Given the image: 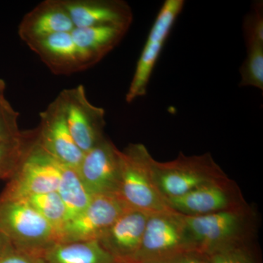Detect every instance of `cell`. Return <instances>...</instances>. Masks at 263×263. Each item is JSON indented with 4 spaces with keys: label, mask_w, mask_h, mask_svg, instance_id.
Here are the masks:
<instances>
[{
    "label": "cell",
    "mask_w": 263,
    "mask_h": 263,
    "mask_svg": "<svg viewBox=\"0 0 263 263\" xmlns=\"http://www.w3.org/2000/svg\"><path fill=\"white\" fill-rule=\"evenodd\" d=\"M75 29L61 0H45L24 15L18 26V35L28 45Z\"/></svg>",
    "instance_id": "2e32d148"
},
{
    "label": "cell",
    "mask_w": 263,
    "mask_h": 263,
    "mask_svg": "<svg viewBox=\"0 0 263 263\" xmlns=\"http://www.w3.org/2000/svg\"><path fill=\"white\" fill-rule=\"evenodd\" d=\"M168 206L183 216H201L238 210L245 202L237 185L229 179L209 183L181 196L166 200Z\"/></svg>",
    "instance_id": "8fae6325"
},
{
    "label": "cell",
    "mask_w": 263,
    "mask_h": 263,
    "mask_svg": "<svg viewBox=\"0 0 263 263\" xmlns=\"http://www.w3.org/2000/svg\"><path fill=\"white\" fill-rule=\"evenodd\" d=\"M168 261H160V262H119L118 263H167Z\"/></svg>",
    "instance_id": "f546056e"
},
{
    "label": "cell",
    "mask_w": 263,
    "mask_h": 263,
    "mask_svg": "<svg viewBox=\"0 0 263 263\" xmlns=\"http://www.w3.org/2000/svg\"><path fill=\"white\" fill-rule=\"evenodd\" d=\"M23 200L28 202L54 228L58 233L60 240L62 228L67 221V212L65 203L57 191L38 194Z\"/></svg>",
    "instance_id": "44dd1931"
},
{
    "label": "cell",
    "mask_w": 263,
    "mask_h": 263,
    "mask_svg": "<svg viewBox=\"0 0 263 263\" xmlns=\"http://www.w3.org/2000/svg\"><path fill=\"white\" fill-rule=\"evenodd\" d=\"M27 46L57 75H70L91 67L71 32L53 34Z\"/></svg>",
    "instance_id": "5bb4252c"
},
{
    "label": "cell",
    "mask_w": 263,
    "mask_h": 263,
    "mask_svg": "<svg viewBox=\"0 0 263 263\" xmlns=\"http://www.w3.org/2000/svg\"><path fill=\"white\" fill-rule=\"evenodd\" d=\"M247 57L240 69V86L263 90V44L247 46Z\"/></svg>",
    "instance_id": "7402d4cb"
},
{
    "label": "cell",
    "mask_w": 263,
    "mask_h": 263,
    "mask_svg": "<svg viewBox=\"0 0 263 263\" xmlns=\"http://www.w3.org/2000/svg\"><path fill=\"white\" fill-rule=\"evenodd\" d=\"M152 167L156 184L165 200L228 179L209 153L194 156L180 153L175 160L165 162L153 158Z\"/></svg>",
    "instance_id": "7a4b0ae2"
},
{
    "label": "cell",
    "mask_w": 263,
    "mask_h": 263,
    "mask_svg": "<svg viewBox=\"0 0 263 263\" xmlns=\"http://www.w3.org/2000/svg\"><path fill=\"white\" fill-rule=\"evenodd\" d=\"M37 141L43 149L61 163L79 169L84 153L71 136L61 94L40 114Z\"/></svg>",
    "instance_id": "30bf717a"
},
{
    "label": "cell",
    "mask_w": 263,
    "mask_h": 263,
    "mask_svg": "<svg viewBox=\"0 0 263 263\" xmlns=\"http://www.w3.org/2000/svg\"><path fill=\"white\" fill-rule=\"evenodd\" d=\"M19 113L13 108L4 95L0 97V141L16 139L23 132L19 129Z\"/></svg>",
    "instance_id": "d4e9b609"
},
{
    "label": "cell",
    "mask_w": 263,
    "mask_h": 263,
    "mask_svg": "<svg viewBox=\"0 0 263 263\" xmlns=\"http://www.w3.org/2000/svg\"><path fill=\"white\" fill-rule=\"evenodd\" d=\"M190 250L182 215L176 212L150 214L141 247L129 262L168 261Z\"/></svg>",
    "instance_id": "8992f818"
},
{
    "label": "cell",
    "mask_w": 263,
    "mask_h": 263,
    "mask_svg": "<svg viewBox=\"0 0 263 263\" xmlns=\"http://www.w3.org/2000/svg\"><path fill=\"white\" fill-rule=\"evenodd\" d=\"M167 263H207L203 254L196 251H186L170 259Z\"/></svg>",
    "instance_id": "4316f807"
},
{
    "label": "cell",
    "mask_w": 263,
    "mask_h": 263,
    "mask_svg": "<svg viewBox=\"0 0 263 263\" xmlns=\"http://www.w3.org/2000/svg\"><path fill=\"white\" fill-rule=\"evenodd\" d=\"M149 215L128 209L99 238V241L118 261L129 262L141 247Z\"/></svg>",
    "instance_id": "9a60e30c"
},
{
    "label": "cell",
    "mask_w": 263,
    "mask_h": 263,
    "mask_svg": "<svg viewBox=\"0 0 263 263\" xmlns=\"http://www.w3.org/2000/svg\"><path fill=\"white\" fill-rule=\"evenodd\" d=\"M183 0H166L161 7L137 62L136 70L126 94L127 103L146 95L152 72L176 19L184 7Z\"/></svg>",
    "instance_id": "52a82bcc"
},
{
    "label": "cell",
    "mask_w": 263,
    "mask_h": 263,
    "mask_svg": "<svg viewBox=\"0 0 263 263\" xmlns=\"http://www.w3.org/2000/svg\"><path fill=\"white\" fill-rule=\"evenodd\" d=\"M120 171L121 151L105 137L84 154L78 169L81 181L91 195H117Z\"/></svg>",
    "instance_id": "7c38bea8"
},
{
    "label": "cell",
    "mask_w": 263,
    "mask_h": 263,
    "mask_svg": "<svg viewBox=\"0 0 263 263\" xmlns=\"http://www.w3.org/2000/svg\"><path fill=\"white\" fill-rule=\"evenodd\" d=\"M60 182V162L43 149L37 140L10 179L0 197L23 200L38 194L56 192Z\"/></svg>",
    "instance_id": "5b68a950"
},
{
    "label": "cell",
    "mask_w": 263,
    "mask_h": 263,
    "mask_svg": "<svg viewBox=\"0 0 263 263\" xmlns=\"http://www.w3.org/2000/svg\"><path fill=\"white\" fill-rule=\"evenodd\" d=\"M57 193L67 209V221L83 212L93 197L85 187L77 170L61 162H60V182Z\"/></svg>",
    "instance_id": "d6986e66"
},
{
    "label": "cell",
    "mask_w": 263,
    "mask_h": 263,
    "mask_svg": "<svg viewBox=\"0 0 263 263\" xmlns=\"http://www.w3.org/2000/svg\"><path fill=\"white\" fill-rule=\"evenodd\" d=\"M11 245H10L9 240L5 238L3 235L0 234V254L3 253Z\"/></svg>",
    "instance_id": "83f0119b"
},
{
    "label": "cell",
    "mask_w": 263,
    "mask_h": 263,
    "mask_svg": "<svg viewBox=\"0 0 263 263\" xmlns=\"http://www.w3.org/2000/svg\"><path fill=\"white\" fill-rule=\"evenodd\" d=\"M128 209L117 195H93L86 209L66 222L59 242L98 240Z\"/></svg>",
    "instance_id": "ba28073f"
},
{
    "label": "cell",
    "mask_w": 263,
    "mask_h": 263,
    "mask_svg": "<svg viewBox=\"0 0 263 263\" xmlns=\"http://www.w3.org/2000/svg\"><path fill=\"white\" fill-rule=\"evenodd\" d=\"M129 27L104 25L75 28L71 32L78 47L84 53L91 66L95 65L117 47Z\"/></svg>",
    "instance_id": "e0dca14e"
},
{
    "label": "cell",
    "mask_w": 263,
    "mask_h": 263,
    "mask_svg": "<svg viewBox=\"0 0 263 263\" xmlns=\"http://www.w3.org/2000/svg\"><path fill=\"white\" fill-rule=\"evenodd\" d=\"M0 263H46L42 254L10 246L0 254Z\"/></svg>",
    "instance_id": "484cf974"
},
{
    "label": "cell",
    "mask_w": 263,
    "mask_h": 263,
    "mask_svg": "<svg viewBox=\"0 0 263 263\" xmlns=\"http://www.w3.org/2000/svg\"><path fill=\"white\" fill-rule=\"evenodd\" d=\"M246 46L263 44V4L258 1L252 4V10L243 24Z\"/></svg>",
    "instance_id": "603a6c76"
},
{
    "label": "cell",
    "mask_w": 263,
    "mask_h": 263,
    "mask_svg": "<svg viewBox=\"0 0 263 263\" xmlns=\"http://www.w3.org/2000/svg\"><path fill=\"white\" fill-rule=\"evenodd\" d=\"M46 263H118L98 240L57 242L43 252Z\"/></svg>",
    "instance_id": "ac0fdd59"
},
{
    "label": "cell",
    "mask_w": 263,
    "mask_h": 263,
    "mask_svg": "<svg viewBox=\"0 0 263 263\" xmlns=\"http://www.w3.org/2000/svg\"><path fill=\"white\" fill-rule=\"evenodd\" d=\"M75 28L104 25L130 27L131 7L122 0H61Z\"/></svg>",
    "instance_id": "4fadbf2b"
},
{
    "label": "cell",
    "mask_w": 263,
    "mask_h": 263,
    "mask_svg": "<svg viewBox=\"0 0 263 263\" xmlns=\"http://www.w3.org/2000/svg\"><path fill=\"white\" fill-rule=\"evenodd\" d=\"M60 94L71 136L85 154L105 138V110L90 103L83 85L63 90Z\"/></svg>",
    "instance_id": "9c48e42d"
},
{
    "label": "cell",
    "mask_w": 263,
    "mask_h": 263,
    "mask_svg": "<svg viewBox=\"0 0 263 263\" xmlns=\"http://www.w3.org/2000/svg\"><path fill=\"white\" fill-rule=\"evenodd\" d=\"M247 208L182 219L190 250L203 254L231 243L243 242L248 221Z\"/></svg>",
    "instance_id": "277c9868"
},
{
    "label": "cell",
    "mask_w": 263,
    "mask_h": 263,
    "mask_svg": "<svg viewBox=\"0 0 263 263\" xmlns=\"http://www.w3.org/2000/svg\"><path fill=\"white\" fill-rule=\"evenodd\" d=\"M242 243L243 242L231 243L204 254L207 263H255Z\"/></svg>",
    "instance_id": "cb8c5ba5"
},
{
    "label": "cell",
    "mask_w": 263,
    "mask_h": 263,
    "mask_svg": "<svg viewBox=\"0 0 263 263\" xmlns=\"http://www.w3.org/2000/svg\"><path fill=\"white\" fill-rule=\"evenodd\" d=\"M0 234L15 248L40 254L59 242L54 228L25 200L0 197Z\"/></svg>",
    "instance_id": "3957f363"
},
{
    "label": "cell",
    "mask_w": 263,
    "mask_h": 263,
    "mask_svg": "<svg viewBox=\"0 0 263 263\" xmlns=\"http://www.w3.org/2000/svg\"><path fill=\"white\" fill-rule=\"evenodd\" d=\"M5 88H6V84H5L4 80L0 79V97L4 95Z\"/></svg>",
    "instance_id": "f1b7e54d"
},
{
    "label": "cell",
    "mask_w": 263,
    "mask_h": 263,
    "mask_svg": "<svg viewBox=\"0 0 263 263\" xmlns=\"http://www.w3.org/2000/svg\"><path fill=\"white\" fill-rule=\"evenodd\" d=\"M152 160L153 157L142 143H130L121 151L117 195L130 209L148 214L174 212L156 184Z\"/></svg>",
    "instance_id": "6da1fadb"
},
{
    "label": "cell",
    "mask_w": 263,
    "mask_h": 263,
    "mask_svg": "<svg viewBox=\"0 0 263 263\" xmlns=\"http://www.w3.org/2000/svg\"><path fill=\"white\" fill-rule=\"evenodd\" d=\"M37 138L35 131L22 133L16 139L0 141V179H10Z\"/></svg>",
    "instance_id": "ffe728a7"
}]
</instances>
